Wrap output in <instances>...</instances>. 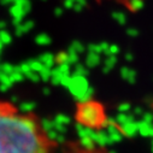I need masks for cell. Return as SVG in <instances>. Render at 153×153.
Listing matches in <instances>:
<instances>
[{
    "label": "cell",
    "mask_w": 153,
    "mask_h": 153,
    "mask_svg": "<svg viewBox=\"0 0 153 153\" xmlns=\"http://www.w3.org/2000/svg\"><path fill=\"white\" fill-rule=\"evenodd\" d=\"M54 142L40 120L0 99V153H53Z\"/></svg>",
    "instance_id": "obj_1"
},
{
    "label": "cell",
    "mask_w": 153,
    "mask_h": 153,
    "mask_svg": "<svg viewBox=\"0 0 153 153\" xmlns=\"http://www.w3.org/2000/svg\"><path fill=\"white\" fill-rule=\"evenodd\" d=\"M9 1H10V0H1V3H3V4H4V3H9Z\"/></svg>",
    "instance_id": "obj_2"
}]
</instances>
